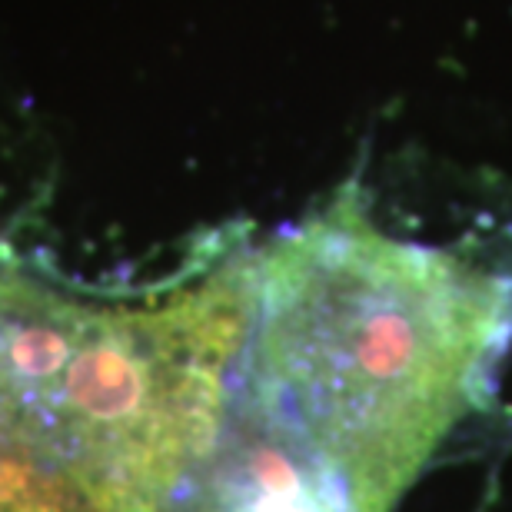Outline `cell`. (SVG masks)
<instances>
[{
  "label": "cell",
  "instance_id": "1",
  "mask_svg": "<svg viewBox=\"0 0 512 512\" xmlns=\"http://www.w3.org/2000/svg\"><path fill=\"white\" fill-rule=\"evenodd\" d=\"M512 333V276L396 240L346 190L250 260L230 383L353 499L393 512L483 403Z\"/></svg>",
  "mask_w": 512,
  "mask_h": 512
},
{
  "label": "cell",
  "instance_id": "2",
  "mask_svg": "<svg viewBox=\"0 0 512 512\" xmlns=\"http://www.w3.org/2000/svg\"><path fill=\"white\" fill-rule=\"evenodd\" d=\"M250 263L150 306L0 273V512H170L217 439Z\"/></svg>",
  "mask_w": 512,
  "mask_h": 512
},
{
  "label": "cell",
  "instance_id": "3",
  "mask_svg": "<svg viewBox=\"0 0 512 512\" xmlns=\"http://www.w3.org/2000/svg\"><path fill=\"white\" fill-rule=\"evenodd\" d=\"M170 512H356V506L230 383L217 439Z\"/></svg>",
  "mask_w": 512,
  "mask_h": 512
}]
</instances>
